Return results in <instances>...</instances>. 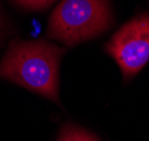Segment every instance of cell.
Masks as SVG:
<instances>
[{"label":"cell","instance_id":"obj_1","mask_svg":"<svg viewBox=\"0 0 149 141\" xmlns=\"http://www.w3.org/2000/svg\"><path fill=\"white\" fill-rule=\"evenodd\" d=\"M64 53L46 40H14L0 60V77L60 103L58 68Z\"/></svg>","mask_w":149,"mask_h":141},{"label":"cell","instance_id":"obj_2","mask_svg":"<svg viewBox=\"0 0 149 141\" xmlns=\"http://www.w3.org/2000/svg\"><path fill=\"white\" fill-rule=\"evenodd\" d=\"M112 22L109 0H62L51 15L47 36L74 46L102 34Z\"/></svg>","mask_w":149,"mask_h":141},{"label":"cell","instance_id":"obj_3","mask_svg":"<svg viewBox=\"0 0 149 141\" xmlns=\"http://www.w3.org/2000/svg\"><path fill=\"white\" fill-rule=\"evenodd\" d=\"M127 82L149 62V14L136 16L120 28L105 45Z\"/></svg>","mask_w":149,"mask_h":141},{"label":"cell","instance_id":"obj_4","mask_svg":"<svg viewBox=\"0 0 149 141\" xmlns=\"http://www.w3.org/2000/svg\"><path fill=\"white\" fill-rule=\"evenodd\" d=\"M58 141H99L90 132L75 126H65L60 133Z\"/></svg>","mask_w":149,"mask_h":141},{"label":"cell","instance_id":"obj_5","mask_svg":"<svg viewBox=\"0 0 149 141\" xmlns=\"http://www.w3.org/2000/svg\"><path fill=\"white\" fill-rule=\"evenodd\" d=\"M17 7L27 11H39L51 7L57 0H11Z\"/></svg>","mask_w":149,"mask_h":141},{"label":"cell","instance_id":"obj_6","mask_svg":"<svg viewBox=\"0 0 149 141\" xmlns=\"http://www.w3.org/2000/svg\"><path fill=\"white\" fill-rule=\"evenodd\" d=\"M5 31H6V22H5V17L1 13V9H0V40L3 37Z\"/></svg>","mask_w":149,"mask_h":141}]
</instances>
